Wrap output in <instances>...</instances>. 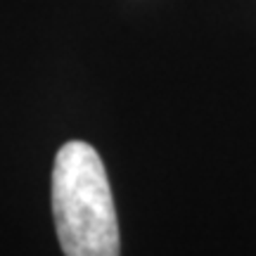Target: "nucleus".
I'll list each match as a JSON object with an SVG mask.
<instances>
[{
	"mask_svg": "<svg viewBox=\"0 0 256 256\" xmlns=\"http://www.w3.org/2000/svg\"><path fill=\"white\" fill-rule=\"evenodd\" d=\"M52 216L64 256H119V220L98 150L83 140L60 147L52 166Z\"/></svg>",
	"mask_w": 256,
	"mask_h": 256,
	"instance_id": "1",
	"label": "nucleus"
}]
</instances>
